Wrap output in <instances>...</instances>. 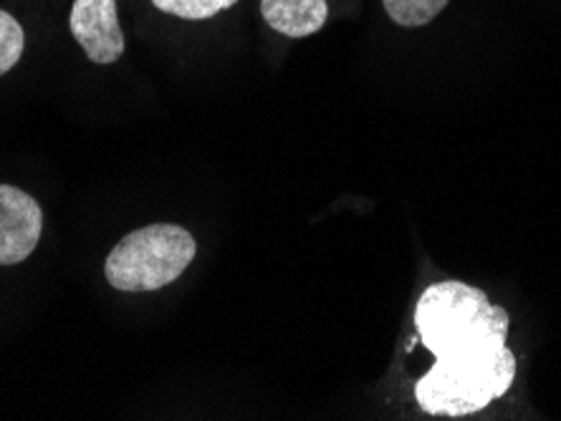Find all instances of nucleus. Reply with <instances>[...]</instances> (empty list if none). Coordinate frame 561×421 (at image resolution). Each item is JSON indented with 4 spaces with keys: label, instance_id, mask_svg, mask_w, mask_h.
Returning a JSON list of instances; mask_svg holds the SVG:
<instances>
[{
    "label": "nucleus",
    "instance_id": "423d86ee",
    "mask_svg": "<svg viewBox=\"0 0 561 421\" xmlns=\"http://www.w3.org/2000/svg\"><path fill=\"white\" fill-rule=\"evenodd\" d=\"M261 15L271 28L288 38H309L327 26V0H261Z\"/></svg>",
    "mask_w": 561,
    "mask_h": 421
},
{
    "label": "nucleus",
    "instance_id": "6e6552de",
    "mask_svg": "<svg viewBox=\"0 0 561 421\" xmlns=\"http://www.w3.org/2000/svg\"><path fill=\"white\" fill-rule=\"evenodd\" d=\"M236 3L238 0H152L157 11L183 21H208Z\"/></svg>",
    "mask_w": 561,
    "mask_h": 421
},
{
    "label": "nucleus",
    "instance_id": "0eeeda50",
    "mask_svg": "<svg viewBox=\"0 0 561 421\" xmlns=\"http://www.w3.org/2000/svg\"><path fill=\"white\" fill-rule=\"evenodd\" d=\"M450 0H382L385 11L402 28H423L445 11Z\"/></svg>",
    "mask_w": 561,
    "mask_h": 421
},
{
    "label": "nucleus",
    "instance_id": "39448f33",
    "mask_svg": "<svg viewBox=\"0 0 561 421\" xmlns=\"http://www.w3.org/2000/svg\"><path fill=\"white\" fill-rule=\"evenodd\" d=\"M44 212L28 192L0 185V266H19L36 250Z\"/></svg>",
    "mask_w": 561,
    "mask_h": 421
},
{
    "label": "nucleus",
    "instance_id": "f257e3e1",
    "mask_svg": "<svg viewBox=\"0 0 561 421\" xmlns=\"http://www.w3.org/2000/svg\"><path fill=\"white\" fill-rule=\"evenodd\" d=\"M415 328L435 359H473L506 346L508 313L493 305L481 288L443 280L420 295Z\"/></svg>",
    "mask_w": 561,
    "mask_h": 421
},
{
    "label": "nucleus",
    "instance_id": "20e7f679",
    "mask_svg": "<svg viewBox=\"0 0 561 421\" xmlns=\"http://www.w3.org/2000/svg\"><path fill=\"white\" fill-rule=\"evenodd\" d=\"M69 28L89 61L110 66L125 54V33L119 26L117 0H73Z\"/></svg>",
    "mask_w": 561,
    "mask_h": 421
},
{
    "label": "nucleus",
    "instance_id": "7ed1b4c3",
    "mask_svg": "<svg viewBox=\"0 0 561 421\" xmlns=\"http://www.w3.org/2000/svg\"><path fill=\"white\" fill-rule=\"evenodd\" d=\"M197 255L195 237L185 227L157 222L139 227L114 245L104 276L114 291L152 293L175 283Z\"/></svg>",
    "mask_w": 561,
    "mask_h": 421
},
{
    "label": "nucleus",
    "instance_id": "f03ea898",
    "mask_svg": "<svg viewBox=\"0 0 561 421\" xmlns=\"http://www.w3.org/2000/svg\"><path fill=\"white\" fill-rule=\"evenodd\" d=\"M516 378V356L508 346L473 359L437 361L417 378L415 399L425 414L468 417L501 399Z\"/></svg>",
    "mask_w": 561,
    "mask_h": 421
},
{
    "label": "nucleus",
    "instance_id": "1a4fd4ad",
    "mask_svg": "<svg viewBox=\"0 0 561 421\" xmlns=\"http://www.w3.org/2000/svg\"><path fill=\"white\" fill-rule=\"evenodd\" d=\"M26 48V33L11 13L0 11V77L21 61Z\"/></svg>",
    "mask_w": 561,
    "mask_h": 421
}]
</instances>
